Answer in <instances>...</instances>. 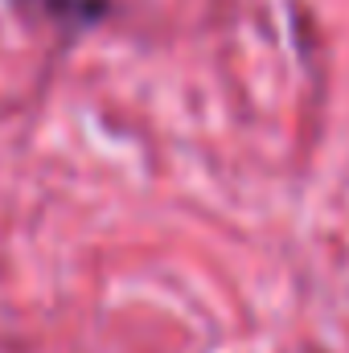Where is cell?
Returning <instances> with one entry per match:
<instances>
[]
</instances>
